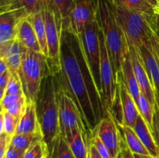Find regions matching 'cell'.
Returning <instances> with one entry per match:
<instances>
[{
    "instance_id": "cell-1",
    "label": "cell",
    "mask_w": 159,
    "mask_h": 158,
    "mask_svg": "<svg viewBox=\"0 0 159 158\" xmlns=\"http://www.w3.org/2000/svg\"><path fill=\"white\" fill-rule=\"evenodd\" d=\"M54 75L72 96L91 138L106 113L85 60L80 38L70 26L61 29V70Z\"/></svg>"
},
{
    "instance_id": "cell-31",
    "label": "cell",
    "mask_w": 159,
    "mask_h": 158,
    "mask_svg": "<svg viewBox=\"0 0 159 158\" xmlns=\"http://www.w3.org/2000/svg\"><path fill=\"white\" fill-rule=\"evenodd\" d=\"M1 129L0 134L5 133L8 136H12L16 133L19 119L8 112L1 110Z\"/></svg>"
},
{
    "instance_id": "cell-13",
    "label": "cell",
    "mask_w": 159,
    "mask_h": 158,
    "mask_svg": "<svg viewBox=\"0 0 159 158\" xmlns=\"http://www.w3.org/2000/svg\"><path fill=\"white\" fill-rule=\"evenodd\" d=\"M127 45H128L129 52H130L134 71V74L138 84H139L141 91L148 99V100L152 102V105H155L156 103L155 93L147 71H146L144 64H143V60L141 58V54L139 52V50L135 47L131 43H129L127 40Z\"/></svg>"
},
{
    "instance_id": "cell-22",
    "label": "cell",
    "mask_w": 159,
    "mask_h": 158,
    "mask_svg": "<svg viewBox=\"0 0 159 158\" xmlns=\"http://www.w3.org/2000/svg\"><path fill=\"white\" fill-rule=\"evenodd\" d=\"M134 129L151 156L155 158H159V150L154 139L152 129L141 115L138 116Z\"/></svg>"
},
{
    "instance_id": "cell-18",
    "label": "cell",
    "mask_w": 159,
    "mask_h": 158,
    "mask_svg": "<svg viewBox=\"0 0 159 158\" xmlns=\"http://www.w3.org/2000/svg\"><path fill=\"white\" fill-rule=\"evenodd\" d=\"M40 131L37 114L36 102L26 101L23 115L19 119L15 134H30Z\"/></svg>"
},
{
    "instance_id": "cell-34",
    "label": "cell",
    "mask_w": 159,
    "mask_h": 158,
    "mask_svg": "<svg viewBox=\"0 0 159 158\" xmlns=\"http://www.w3.org/2000/svg\"><path fill=\"white\" fill-rule=\"evenodd\" d=\"M6 94H24L23 86H22L20 78L15 77L12 74L9 81L6 89Z\"/></svg>"
},
{
    "instance_id": "cell-27",
    "label": "cell",
    "mask_w": 159,
    "mask_h": 158,
    "mask_svg": "<svg viewBox=\"0 0 159 158\" xmlns=\"http://www.w3.org/2000/svg\"><path fill=\"white\" fill-rule=\"evenodd\" d=\"M40 139H43L41 132L30 134H14L12 136L10 144L15 148L25 152L33 143Z\"/></svg>"
},
{
    "instance_id": "cell-24",
    "label": "cell",
    "mask_w": 159,
    "mask_h": 158,
    "mask_svg": "<svg viewBox=\"0 0 159 158\" xmlns=\"http://www.w3.org/2000/svg\"><path fill=\"white\" fill-rule=\"evenodd\" d=\"M35 30L39 44H40L41 53L43 56L48 58V43H47V35H46V27H45L44 18H43V11L36 13L31 14L28 16Z\"/></svg>"
},
{
    "instance_id": "cell-20",
    "label": "cell",
    "mask_w": 159,
    "mask_h": 158,
    "mask_svg": "<svg viewBox=\"0 0 159 158\" xmlns=\"http://www.w3.org/2000/svg\"><path fill=\"white\" fill-rule=\"evenodd\" d=\"M44 2L45 7L54 12L61 27H68L74 7V0H44Z\"/></svg>"
},
{
    "instance_id": "cell-41",
    "label": "cell",
    "mask_w": 159,
    "mask_h": 158,
    "mask_svg": "<svg viewBox=\"0 0 159 158\" xmlns=\"http://www.w3.org/2000/svg\"><path fill=\"white\" fill-rule=\"evenodd\" d=\"M151 40H152V44H153V46L155 48V52H156L157 56H158L159 60V38L155 32L152 33V37H151Z\"/></svg>"
},
{
    "instance_id": "cell-2",
    "label": "cell",
    "mask_w": 159,
    "mask_h": 158,
    "mask_svg": "<svg viewBox=\"0 0 159 158\" xmlns=\"http://www.w3.org/2000/svg\"><path fill=\"white\" fill-rule=\"evenodd\" d=\"M97 6L98 23L105 39L116 81L128 49L127 39L116 18L113 0H97Z\"/></svg>"
},
{
    "instance_id": "cell-42",
    "label": "cell",
    "mask_w": 159,
    "mask_h": 158,
    "mask_svg": "<svg viewBox=\"0 0 159 158\" xmlns=\"http://www.w3.org/2000/svg\"><path fill=\"white\" fill-rule=\"evenodd\" d=\"M155 33L159 38V9H157L156 7H155Z\"/></svg>"
},
{
    "instance_id": "cell-9",
    "label": "cell",
    "mask_w": 159,
    "mask_h": 158,
    "mask_svg": "<svg viewBox=\"0 0 159 158\" xmlns=\"http://www.w3.org/2000/svg\"><path fill=\"white\" fill-rule=\"evenodd\" d=\"M100 44V78L102 101L106 115L110 112L116 90V81L113 73L111 60L107 51L105 39L99 27Z\"/></svg>"
},
{
    "instance_id": "cell-19",
    "label": "cell",
    "mask_w": 159,
    "mask_h": 158,
    "mask_svg": "<svg viewBox=\"0 0 159 158\" xmlns=\"http://www.w3.org/2000/svg\"><path fill=\"white\" fill-rule=\"evenodd\" d=\"M28 16L23 18L19 24L17 39L26 49L34 52L41 53L35 30Z\"/></svg>"
},
{
    "instance_id": "cell-11",
    "label": "cell",
    "mask_w": 159,
    "mask_h": 158,
    "mask_svg": "<svg viewBox=\"0 0 159 158\" xmlns=\"http://www.w3.org/2000/svg\"><path fill=\"white\" fill-rule=\"evenodd\" d=\"M97 0H74L70 17L71 30L80 36L88 25L97 20Z\"/></svg>"
},
{
    "instance_id": "cell-47",
    "label": "cell",
    "mask_w": 159,
    "mask_h": 158,
    "mask_svg": "<svg viewBox=\"0 0 159 158\" xmlns=\"http://www.w3.org/2000/svg\"><path fill=\"white\" fill-rule=\"evenodd\" d=\"M155 99H156V102L159 106V95H155Z\"/></svg>"
},
{
    "instance_id": "cell-38",
    "label": "cell",
    "mask_w": 159,
    "mask_h": 158,
    "mask_svg": "<svg viewBox=\"0 0 159 158\" xmlns=\"http://www.w3.org/2000/svg\"><path fill=\"white\" fill-rule=\"evenodd\" d=\"M24 153V151H22V150L15 148L10 144V146L8 147L3 158H22L23 157Z\"/></svg>"
},
{
    "instance_id": "cell-5",
    "label": "cell",
    "mask_w": 159,
    "mask_h": 158,
    "mask_svg": "<svg viewBox=\"0 0 159 158\" xmlns=\"http://www.w3.org/2000/svg\"><path fill=\"white\" fill-rule=\"evenodd\" d=\"M49 74L47 57L41 53L30 50L23 46L19 74L26 100L37 102L42 81Z\"/></svg>"
},
{
    "instance_id": "cell-49",
    "label": "cell",
    "mask_w": 159,
    "mask_h": 158,
    "mask_svg": "<svg viewBox=\"0 0 159 158\" xmlns=\"http://www.w3.org/2000/svg\"><path fill=\"white\" fill-rule=\"evenodd\" d=\"M157 1H158V4L159 3V0H157Z\"/></svg>"
},
{
    "instance_id": "cell-12",
    "label": "cell",
    "mask_w": 159,
    "mask_h": 158,
    "mask_svg": "<svg viewBox=\"0 0 159 158\" xmlns=\"http://www.w3.org/2000/svg\"><path fill=\"white\" fill-rule=\"evenodd\" d=\"M28 15L30 14L23 8L0 12V45L17 38L19 24Z\"/></svg>"
},
{
    "instance_id": "cell-30",
    "label": "cell",
    "mask_w": 159,
    "mask_h": 158,
    "mask_svg": "<svg viewBox=\"0 0 159 158\" xmlns=\"http://www.w3.org/2000/svg\"><path fill=\"white\" fill-rule=\"evenodd\" d=\"M49 155L48 146L43 139H37L25 151L23 158H46Z\"/></svg>"
},
{
    "instance_id": "cell-14",
    "label": "cell",
    "mask_w": 159,
    "mask_h": 158,
    "mask_svg": "<svg viewBox=\"0 0 159 158\" xmlns=\"http://www.w3.org/2000/svg\"><path fill=\"white\" fill-rule=\"evenodd\" d=\"M138 50L152 82L155 95H159V60L151 39L142 43Z\"/></svg>"
},
{
    "instance_id": "cell-6",
    "label": "cell",
    "mask_w": 159,
    "mask_h": 158,
    "mask_svg": "<svg viewBox=\"0 0 159 158\" xmlns=\"http://www.w3.org/2000/svg\"><path fill=\"white\" fill-rule=\"evenodd\" d=\"M82 50L85 55L90 72L93 77L98 91L102 99L100 78V44H99V26L98 20H95L86 26L80 36Z\"/></svg>"
},
{
    "instance_id": "cell-7",
    "label": "cell",
    "mask_w": 159,
    "mask_h": 158,
    "mask_svg": "<svg viewBox=\"0 0 159 158\" xmlns=\"http://www.w3.org/2000/svg\"><path fill=\"white\" fill-rule=\"evenodd\" d=\"M54 77H55L56 85H57L61 133L65 130L79 128L85 133L87 137L90 140L89 132L85 127L82 115L72 96L64 87H62L59 84L55 76Z\"/></svg>"
},
{
    "instance_id": "cell-45",
    "label": "cell",
    "mask_w": 159,
    "mask_h": 158,
    "mask_svg": "<svg viewBox=\"0 0 159 158\" xmlns=\"http://www.w3.org/2000/svg\"><path fill=\"white\" fill-rule=\"evenodd\" d=\"M135 158H155L150 154L146 155V154H139V153H134Z\"/></svg>"
},
{
    "instance_id": "cell-46",
    "label": "cell",
    "mask_w": 159,
    "mask_h": 158,
    "mask_svg": "<svg viewBox=\"0 0 159 158\" xmlns=\"http://www.w3.org/2000/svg\"><path fill=\"white\" fill-rule=\"evenodd\" d=\"M149 1L152 3V5H153L155 7L157 6V5H158V1H157V0H149Z\"/></svg>"
},
{
    "instance_id": "cell-4",
    "label": "cell",
    "mask_w": 159,
    "mask_h": 158,
    "mask_svg": "<svg viewBox=\"0 0 159 158\" xmlns=\"http://www.w3.org/2000/svg\"><path fill=\"white\" fill-rule=\"evenodd\" d=\"M113 1L116 18L126 39L138 49L155 32V12H138L127 8L119 0Z\"/></svg>"
},
{
    "instance_id": "cell-44",
    "label": "cell",
    "mask_w": 159,
    "mask_h": 158,
    "mask_svg": "<svg viewBox=\"0 0 159 158\" xmlns=\"http://www.w3.org/2000/svg\"><path fill=\"white\" fill-rule=\"evenodd\" d=\"M8 71H9V70L7 63H6V61L4 59L0 57V74H4L5 72Z\"/></svg>"
},
{
    "instance_id": "cell-32",
    "label": "cell",
    "mask_w": 159,
    "mask_h": 158,
    "mask_svg": "<svg viewBox=\"0 0 159 158\" xmlns=\"http://www.w3.org/2000/svg\"><path fill=\"white\" fill-rule=\"evenodd\" d=\"M132 10L141 12H154L155 6L149 0H119Z\"/></svg>"
},
{
    "instance_id": "cell-43",
    "label": "cell",
    "mask_w": 159,
    "mask_h": 158,
    "mask_svg": "<svg viewBox=\"0 0 159 158\" xmlns=\"http://www.w3.org/2000/svg\"><path fill=\"white\" fill-rule=\"evenodd\" d=\"M12 0H0V12L6 11L10 7Z\"/></svg>"
},
{
    "instance_id": "cell-39",
    "label": "cell",
    "mask_w": 159,
    "mask_h": 158,
    "mask_svg": "<svg viewBox=\"0 0 159 158\" xmlns=\"http://www.w3.org/2000/svg\"><path fill=\"white\" fill-rule=\"evenodd\" d=\"M117 158H135L134 155V153L130 150V148L127 147L125 140H124V143H123L120 153L119 156H118Z\"/></svg>"
},
{
    "instance_id": "cell-26",
    "label": "cell",
    "mask_w": 159,
    "mask_h": 158,
    "mask_svg": "<svg viewBox=\"0 0 159 158\" xmlns=\"http://www.w3.org/2000/svg\"><path fill=\"white\" fill-rule=\"evenodd\" d=\"M48 149V158H75L61 133L54 139Z\"/></svg>"
},
{
    "instance_id": "cell-3",
    "label": "cell",
    "mask_w": 159,
    "mask_h": 158,
    "mask_svg": "<svg viewBox=\"0 0 159 158\" xmlns=\"http://www.w3.org/2000/svg\"><path fill=\"white\" fill-rule=\"evenodd\" d=\"M36 106L43 139L49 147L61 134L57 85L54 74H49L43 78Z\"/></svg>"
},
{
    "instance_id": "cell-15",
    "label": "cell",
    "mask_w": 159,
    "mask_h": 158,
    "mask_svg": "<svg viewBox=\"0 0 159 158\" xmlns=\"http://www.w3.org/2000/svg\"><path fill=\"white\" fill-rule=\"evenodd\" d=\"M116 86L120 94L123 112H124V125L134 128L140 113L134 99L124 84L121 72L117 74Z\"/></svg>"
},
{
    "instance_id": "cell-50",
    "label": "cell",
    "mask_w": 159,
    "mask_h": 158,
    "mask_svg": "<svg viewBox=\"0 0 159 158\" xmlns=\"http://www.w3.org/2000/svg\"><path fill=\"white\" fill-rule=\"evenodd\" d=\"M46 158H48V157H46Z\"/></svg>"
},
{
    "instance_id": "cell-17",
    "label": "cell",
    "mask_w": 159,
    "mask_h": 158,
    "mask_svg": "<svg viewBox=\"0 0 159 158\" xmlns=\"http://www.w3.org/2000/svg\"><path fill=\"white\" fill-rule=\"evenodd\" d=\"M75 158H88L89 139L81 129H73L62 132Z\"/></svg>"
},
{
    "instance_id": "cell-25",
    "label": "cell",
    "mask_w": 159,
    "mask_h": 158,
    "mask_svg": "<svg viewBox=\"0 0 159 158\" xmlns=\"http://www.w3.org/2000/svg\"><path fill=\"white\" fill-rule=\"evenodd\" d=\"M118 127H119L123 136H124V140H125L127 147L130 148V150L134 153L146 155L150 154L144 146V144L141 143V139L138 137L134 129L125 125H118Z\"/></svg>"
},
{
    "instance_id": "cell-16",
    "label": "cell",
    "mask_w": 159,
    "mask_h": 158,
    "mask_svg": "<svg viewBox=\"0 0 159 158\" xmlns=\"http://www.w3.org/2000/svg\"><path fill=\"white\" fill-rule=\"evenodd\" d=\"M23 46L17 38L0 45V57L4 59L9 66L11 74L20 78V70L22 64Z\"/></svg>"
},
{
    "instance_id": "cell-33",
    "label": "cell",
    "mask_w": 159,
    "mask_h": 158,
    "mask_svg": "<svg viewBox=\"0 0 159 158\" xmlns=\"http://www.w3.org/2000/svg\"><path fill=\"white\" fill-rule=\"evenodd\" d=\"M89 143H91L93 145L95 146V147L98 150L99 154L102 156V158H114L110 152L109 149L106 147L105 144L102 142L100 138L96 133H93L92 137L90 138Z\"/></svg>"
},
{
    "instance_id": "cell-28",
    "label": "cell",
    "mask_w": 159,
    "mask_h": 158,
    "mask_svg": "<svg viewBox=\"0 0 159 158\" xmlns=\"http://www.w3.org/2000/svg\"><path fill=\"white\" fill-rule=\"evenodd\" d=\"M137 105H138L140 115L145 120V122H147L148 125H149V127H150L152 131L154 113H155V105H152V102L148 100V99L142 92L140 94L138 102H137Z\"/></svg>"
},
{
    "instance_id": "cell-51",
    "label": "cell",
    "mask_w": 159,
    "mask_h": 158,
    "mask_svg": "<svg viewBox=\"0 0 159 158\" xmlns=\"http://www.w3.org/2000/svg\"><path fill=\"white\" fill-rule=\"evenodd\" d=\"M22 158H23V157H22Z\"/></svg>"
},
{
    "instance_id": "cell-35",
    "label": "cell",
    "mask_w": 159,
    "mask_h": 158,
    "mask_svg": "<svg viewBox=\"0 0 159 158\" xmlns=\"http://www.w3.org/2000/svg\"><path fill=\"white\" fill-rule=\"evenodd\" d=\"M152 133L155 139L156 145L159 150V106L158 103L155 105V113L153 118V125H152Z\"/></svg>"
},
{
    "instance_id": "cell-8",
    "label": "cell",
    "mask_w": 159,
    "mask_h": 158,
    "mask_svg": "<svg viewBox=\"0 0 159 158\" xmlns=\"http://www.w3.org/2000/svg\"><path fill=\"white\" fill-rule=\"evenodd\" d=\"M43 13L48 49L47 60L50 72L51 74H55L61 70V37L62 27L52 11L45 7Z\"/></svg>"
},
{
    "instance_id": "cell-23",
    "label": "cell",
    "mask_w": 159,
    "mask_h": 158,
    "mask_svg": "<svg viewBox=\"0 0 159 158\" xmlns=\"http://www.w3.org/2000/svg\"><path fill=\"white\" fill-rule=\"evenodd\" d=\"M25 94H5L1 99V110L8 112L18 119L21 117L26 105Z\"/></svg>"
},
{
    "instance_id": "cell-40",
    "label": "cell",
    "mask_w": 159,
    "mask_h": 158,
    "mask_svg": "<svg viewBox=\"0 0 159 158\" xmlns=\"http://www.w3.org/2000/svg\"><path fill=\"white\" fill-rule=\"evenodd\" d=\"M88 158H102V156L99 154L95 146L93 145L91 143H89V145Z\"/></svg>"
},
{
    "instance_id": "cell-48",
    "label": "cell",
    "mask_w": 159,
    "mask_h": 158,
    "mask_svg": "<svg viewBox=\"0 0 159 158\" xmlns=\"http://www.w3.org/2000/svg\"><path fill=\"white\" fill-rule=\"evenodd\" d=\"M157 6V7H159V3H158V5H157V6Z\"/></svg>"
},
{
    "instance_id": "cell-29",
    "label": "cell",
    "mask_w": 159,
    "mask_h": 158,
    "mask_svg": "<svg viewBox=\"0 0 159 158\" xmlns=\"http://www.w3.org/2000/svg\"><path fill=\"white\" fill-rule=\"evenodd\" d=\"M23 9L27 11L30 15L41 12L45 8L44 0H12L10 7L7 9Z\"/></svg>"
},
{
    "instance_id": "cell-36",
    "label": "cell",
    "mask_w": 159,
    "mask_h": 158,
    "mask_svg": "<svg viewBox=\"0 0 159 158\" xmlns=\"http://www.w3.org/2000/svg\"><path fill=\"white\" fill-rule=\"evenodd\" d=\"M12 136H8L5 133L0 134V158H3L5 156L8 147L10 146Z\"/></svg>"
},
{
    "instance_id": "cell-37",
    "label": "cell",
    "mask_w": 159,
    "mask_h": 158,
    "mask_svg": "<svg viewBox=\"0 0 159 158\" xmlns=\"http://www.w3.org/2000/svg\"><path fill=\"white\" fill-rule=\"evenodd\" d=\"M11 75H12V74L9 71H6L4 74H0V94H0V98H1V99L6 94V87H7L8 83H9Z\"/></svg>"
},
{
    "instance_id": "cell-21",
    "label": "cell",
    "mask_w": 159,
    "mask_h": 158,
    "mask_svg": "<svg viewBox=\"0 0 159 158\" xmlns=\"http://www.w3.org/2000/svg\"><path fill=\"white\" fill-rule=\"evenodd\" d=\"M120 72L121 74H122L124 84H125L127 89L130 91V93L133 96V98L134 99L135 102L137 103L141 91L139 84H138L136 76H135L134 71L129 49H127V53H126L125 56H124V60L122 62V66H121Z\"/></svg>"
},
{
    "instance_id": "cell-10",
    "label": "cell",
    "mask_w": 159,
    "mask_h": 158,
    "mask_svg": "<svg viewBox=\"0 0 159 158\" xmlns=\"http://www.w3.org/2000/svg\"><path fill=\"white\" fill-rule=\"evenodd\" d=\"M93 133H96L99 136L113 157L117 158L120 153L124 138L117 123L110 112H107L99 121Z\"/></svg>"
}]
</instances>
